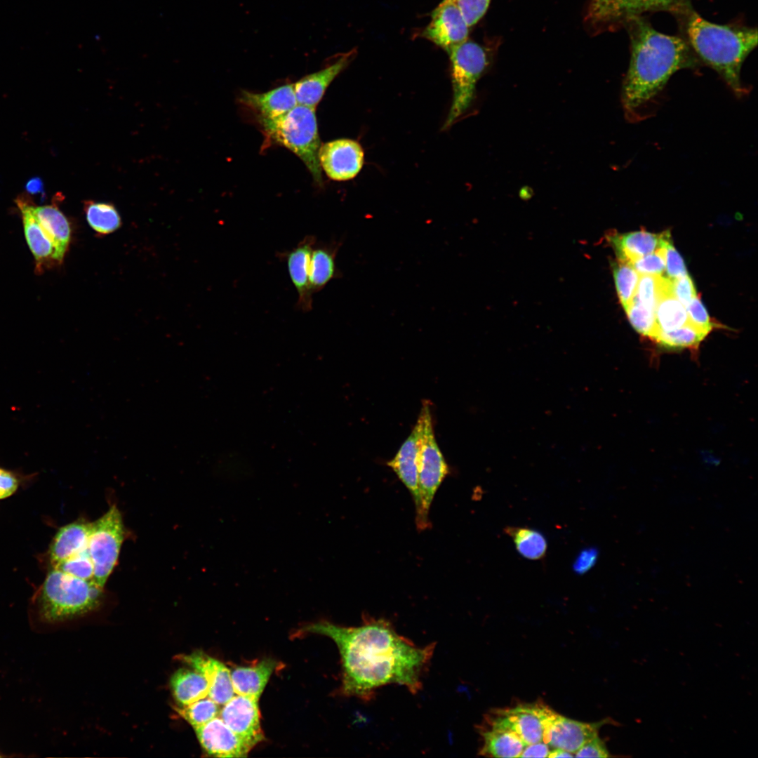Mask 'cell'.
Listing matches in <instances>:
<instances>
[{
    "mask_svg": "<svg viewBox=\"0 0 758 758\" xmlns=\"http://www.w3.org/2000/svg\"><path fill=\"white\" fill-rule=\"evenodd\" d=\"M304 631L335 643L342 663V693L366 702L390 684L402 685L412 694L419 692L435 649V642L416 646L383 618H365L356 627L325 620L308 625Z\"/></svg>",
    "mask_w": 758,
    "mask_h": 758,
    "instance_id": "1",
    "label": "cell"
},
{
    "mask_svg": "<svg viewBox=\"0 0 758 758\" xmlns=\"http://www.w3.org/2000/svg\"><path fill=\"white\" fill-rule=\"evenodd\" d=\"M630 38V59L621 90L625 118L638 122L650 114L651 103L676 72L696 68L700 60L681 36L656 30L643 17L624 25Z\"/></svg>",
    "mask_w": 758,
    "mask_h": 758,
    "instance_id": "2",
    "label": "cell"
},
{
    "mask_svg": "<svg viewBox=\"0 0 758 758\" xmlns=\"http://www.w3.org/2000/svg\"><path fill=\"white\" fill-rule=\"evenodd\" d=\"M681 37L700 62L723 79L738 98L748 93L740 78L743 64L757 46V29L739 25H718L704 19L688 1L672 13Z\"/></svg>",
    "mask_w": 758,
    "mask_h": 758,
    "instance_id": "3",
    "label": "cell"
},
{
    "mask_svg": "<svg viewBox=\"0 0 758 758\" xmlns=\"http://www.w3.org/2000/svg\"><path fill=\"white\" fill-rule=\"evenodd\" d=\"M265 140L284 147L305 164L315 183L322 185L319 161L321 142L315 108L297 105L287 113L274 119H258Z\"/></svg>",
    "mask_w": 758,
    "mask_h": 758,
    "instance_id": "4",
    "label": "cell"
},
{
    "mask_svg": "<svg viewBox=\"0 0 758 758\" xmlns=\"http://www.w3.org/2000/svg\"><path fill=\"white\" fill-rule=\"evenodd\" d=\"M103 588L52 568L39 595L41 617L48 622L69 619L88 613L100 604Z\"/></svg>",
    "mask_w": 758,
    "mask_h": 758,
    "instance_id": "5",
    "label": "cell"
},
{
    "mask_svg": "<svg viewBox=\"0 0 758 758\" xmlns=\"http://www.w3.org/2000/svg\"><path fill=\"white\" fill-rule=\"evenodd\" d=\"M447 53L451 62L453 98L444 129L450 128L470 107L477 82L490 63L486 49L468 39Z\"/></svg>",
    "mask_w": 758,
    "mask_h": 758,
    "instance_id": "6",
    "label": "cell"
},
{
    "mask_svg": "<svg viewBox=\"0 0 758 758\" xmlns=\"http://www.w3.org/2000/svg\"><path fill=\"white\" fill-rule=\"evenodd\" d=\"M420 427L418 484L420 511L415 517L417 528L429 526L428 512L434 495L448 474V466L436 441L430 404H423L417 420Z\"/></svg>",
    "mask_w": 758,
    "mask_h": 758,
    "instance_id": "7",
    "label": "cell"
},
{
    "mask_svg": "<svg viewBox=\"0 0 758 758\" xmlns=\"http://www.w3.org/2000/svg\"><path fill=\"white\" fill-rule=\"evenodd\" d=\"M124 535L122 516L115 505L91 522L87 550L93 564L94 582L102 588L117 563Z\"/></svg>",
    "mask_w": 758,
    "mask_h": 758,
    "instance_id": "8",
    "label": "cell"
},
{
    "mask_svg": "<svg viewBox=\"0 0 758 758\" xmlns=\"http://www.w3.org/2000/svg\"><path fill=\"white\" fill-rule=\"evenodd\" d=\"M558 714L542 701L522 703L491 710L480 724L513 732L526 745L543 741L546 729Z\"/></svg>",
    "mask_w": 758,
    "mask_h": 758,
    "instance_id": "9",
    "label": "cell"
},
{
    "mask_svg": "<svg viewBox=\"0 0 758 758\" xmlns=\"http://www.w3.org/2000/svg\"><path fill=\"white\" fill-rule=\"evenodd\" d=\"M690 0H590L585 22L596 32L624 27L631 18L652 12L674 13Z\"/></svg>",
    "mask_w": 758,
    "mask_h": 758,
    "instance_id": "10",
    "label": "cell"
},
{
    "mask_svg": "<svg viewBox=\"0 0 758 758\" xmlns=\"http://www.w3.org/2000/svg\"><path fill=\"white\" fill-rule=\"evenodd\" d=\"M258 700L235 694L222 705L218 715L251 750L264 739Z\"/></svg>",
    "mask_w": 758,
    "mask_h": 758,
    "instance_id": "11",
    "label": "cell"
},
{
    "mask_svg": "<svg viewBox=\"0 0 758 758\" xmlns=\"http://www.w3.org/2000/svg\"><path fill=\"white\" fill-rule=\"evenodd\" d=\"M469 28L455 0H443L432 11L420 36L448 52L467 39Z\"/></svg>",
    "mask_w": 758,
    "mask_h": 758,
    "instance_id": "12",
    "label": "cell"
},
{
    "mask_svg": "<svg viewBox=\"0 0 758 758\" xmlns=\"http://www.w3.org/2000/svg\"><path fill=\"white\" fill-rule=\"evenodd\" d=\"M319 161L329 178L337 181L348 180L361 171L364 161V150L355 140L337 139L321 145Z\"/></svg>",
    "mask_w": 758,
    "mask_h": 758,
    "instance_id": "13",
    "label": "cell"
},
{
    "mask_svg": "<svg viewBox=\"0 0 758 758\" xmlns=\"http://www.w3.org/2000/svg\"><path fill=\"white\" fill-rule=\"evenodd\" d=\"M22 214L25 237L35 259V272L41 274L44 270L60 264L55 248L43 230L32 211V201L22 194L15 200Z\"/></svg>",
    "mask_w": 758,
    "mask_h": 758,
    "instance_id": "14",
    "label": "cell"
},
{
    "mask_svg": "<svg viewBox=\"0 0 758 758\" xmlns=\"http://www.w3.org/2000/svg\"><path fill=\"white\" fill-rule=\"evenodd\" d=\"M607 719L585 723L564 717L559 714L546 729L543 741L551 749H561L574 756L584 744L598 736L599 729Z\"/></svg>",
    "mask_w": 758,
    "mask_h": 758,
    "instance_id": "15",
    "label": "cell"
},
{
    "mask_svg": "<svg viewBox=\"0 0 758 758\" xmlns=\"http://www.w3.org/2000/svg\"><path fill=\"white\" fill-rule=\"evenodd\" d=\"M204 750L217 757H246L251 750L218 716L194 729Z\"/></svg>",
    "mask_w": 758,
    "mask_h": 758,
    "instance_id": "16",
    "label": "cell"
},
{
    "mask_svg": "<svg viewBox=\"0 0 758 758\" xmlns=\"http://www.w3.org/2000/svg\"><path fill=\"white\" fill-rule=\"evenodd\" d=\"M356 55L355 48L340 53L328 66L305 75L295 83L294 90L298 104L315 108L328 86L350 64Z\"/></svg>",
    "mask_w": 758,
    "mask_h": 758,
    "instance_id": "17",
    "label": "cell"
},
{
    "mask_svg": "<svg viewBox=\"0 0 758 758\" xmlns=\"http://www.w3.org/2000/svg\"><path fill=\"white\" fill-rule=\"evenodd\" d=\"M315 244L314 236H306L295 247L281 253L291 281L298 293V307L304 312L312 308L313 295L309 284V263Z\"/></svg>",
    "mask_w": 758,
    "mask_h": 758,
    "instance_id": "18",
    "label": "cell"
},
{
    "mask_svg": "<svg viewBox=\"0 0 758 758\" xmlns=\"http://www.w3.org/2000/svg\"><path fill=\"white\" fill-rule=\"evenodd\" d=\"M183 662L200 672L208 684V696L222 705L234 695L230 669L220 661L203 653H194L180 657Z\"/></svg>",
    "mask_w": 758,
    "mask_h": 758,
    "instance_id": "19",
    "label": "cell"
},
{
    "mask_svg": "<svg viewBox=\"0 0 758 758\" xmlns=\"http://www.w3.org/2000/svg\"><path fill=\"white\" fill-rule=\"evenodd\" d=\"M419 439L420 427L416 423L394 457L387 463L411 494L415 506L416 517L420 511L418 484Z\"/></svg>",
    "mask_w": 758,
    "mask_h": 758,
    "instance_id": "20",
    "label": "cell"
},
{
    "mask_svg": "<svg viewBox=\"0 0 758 758\" xmlns=\"http://www.w3.org/2000/svg\"><path fill=\"white\" fill-rule=\"evenodd\" d=\"M239 102L257 114L258 119L280 117L298 105L294 84H284L265 93L242 91Z\"/></svg>",
    "mask_w": 758,
    "mask_h": 758,
    "instance_id": "21",
    "label": "cell"
},
{
    "mask_svg": "<svg viewBox=\"0 0 758 758\" xmlns=\"http://www.w3.org/2000/svg\"><path fill=\"white\" fill-rule=\"evenodd\" d=\"M669 238V231L653 234L640 230L611 234L609 236V241L615 250L618 260L631 264L664 246Z\"/></svg>",
    "mask_w": 758,
    "mask_h": 758,
    "instance_id": "22",
    "label": "cell"
},
{
    "mask_svg": "<svg viewBox=\"0 0 758 758\" xmlns=\"http://www.w3.org/2000/svg\"><path fill=\"white\" fill-rule=\"evenodd\" d=\"M91 522L76 521L61 527L49 549L52 566L87 550Z\"/></svg>",
    "mask_w": 758,
    "mask_h": 758,
    "instance_id": "23",
    "label": "cell"
},
{
    "mask_svg": "<svg viewBox=\"0 0 758 758\" xmlns=\"http://www.w3.org/2000/svg\"><path fill=\"white\" fill-rule=\"evenodd\" d=\"M275 667L274 660L265 659L252 665L237 666L230 670L235 694L259 700Z\"/></svg>",
    "mask_w": 758,
    "mask_h": 758,
    "instance_id": "24",
    "label": "cell"
},
{
    "mask_svg": "<svg viewBox=\"0 0 758 758\" xmlns=\"http://www.w3.org/2000/svg\"><path fill=\"white\" fill-rule=\"evenodd\" d=\"M32 211L40 225L51 239L60 262L69 247L71 237V225L59 209L56 202L51 205L36 206L32 204Z\"/></svg>",
    "mask_w": 758,
    "mask_h": 758,
    "instance_id": "25",
    "label": "cell"
},
{
    "mask_svg": "<svg viewBox=\"0 0 758 758\" xmlns=\"http://www.w3.org/2000/svg\"><path fill=\"white\" fill-rule=\"evenodd\" d=\"M340 243L314 246L309 263V284L312 294L321 291L341 274L336 265V255Z\"/></svg>",
    "mask_w": 758,
    "mask_h": 758,
    "instance_id": "26",
    "label": "cell"
},
{
    "mask_svg": "<svg viewBox=\"0 0 758 758\" xmlns=\"http://www.w3.org/2000/svg\"><path fill=\"white\" fill-rule=\"evenodd\" d=\"M481 738L479 754L490 757H520L526 746L514 733L479 724Z\"/></svg>",
    "mask_w": 758,
    "mask_h": 758,
    "instance_id": "27",
    "label": "cell"
},
{
    "mask_svg": "<svg viewBox=\"0 0 758 758\" xmlns=\"http://www.w3.org/2000/svg\"><path fill=\"white\" fill-rule=\"evenodd\" d=\"M171 684L175 699L180 706L190 705L208 694L207 680L194 669L178 670L172 676Z\"/></svg>",
    "mask_w": 758,
    "mask_h": 758,
    "instance_id": "28",
    "label": "cell"
},
{
    "mask_svg": "<svg viewBox=\"0 0 758 758\" xmlns=\"http://www.w3.org/2000/svg\"><path fill=\"white\" fill-rule=\"evenodd\" d=\"M655 317L660 331L679 328L688 321L685 307L672 293V281L671 285L663 291L658 300Z\"/></svg>",
    "mask_w": 758,
    "mask_h": 758,
    "instance_id": "29",
    "label": "cell"
},
{
    "mask_svg": "<svg viewBox=\"0 0 758 758\" xmlns=\"http://www.w3.org/2000/svg\"><path fill=\"white\" fill-rule=\"evenodd\" d=\"M505 532L512 538L517 552L524 557L538 560L545 557L547 543L539 531L527 527L507 526Z\"/></svg>",
    "mask_w": 758,
    "mask_h": 758,
    "instance_id": "30",
    "label": "cell"
},
{
    "mask_svg": "<svg viewBox=\"0 0 758 758\" xmlns=\"http://www.w3.org/2000/svg\"><path fill=\"white\" fill-rule=\"evenodd\" d=\"M84 209L88 225L99 234L112 233L121 225L119 213L111 203L89 200L85 201Z\"/></svg>",
    "mask_w": 758,
    "mask_h": 758,
    "instance_id": "31",
    "label": "cell"
},
{
    "mask_svg": "<svg viewBox=\"0 0 758 758\" xmlns=\"http://www.w3.org/2000/svg\"><path fill=\"white\" fill-rule=\"evenodd\" d=\"M707 334L689 323L670 331H660L655 340L666 348L697 349Z\"/></svg>",
    "mask_w": 758,
    "mask_h": 758,
    "instance_id": "32",
    "label": "cell"
},
{
    "mask_svg": "<svg viewBox=\"0 0 758 758\" xmlns=\"http://www.w3.org/2000/svg\"><path fill=\"white\" fill-rule=\"evenodd\" d=\"M613 274L619 300L625 310L636 293L640 274L630 263L620 260L613 265Z\"/></svg>",
    "mask_w": 758,
    "mask_h": 758,
    "instance_id": "33",
    "label": "cell"
},
{
    "mask_svg": "<svg viewBox=\"0 0 758 758\" xmlns=\"http://www.w3.org/2000/svg\"><path fill=\"white\" fill-rule=\"evenodd\" d=\"M670 284L671 280L667 277L641 274L634 298L655 311L658 299Z\"/></svg>",
    "mask_w": 758,
    "mask_h": 758,
    "instance_id": "34",
    "label": "cell"
},
{
    "mask_svg": "<svg viewBox=\"0 0 758 758\" xmlns=\"http://www.w3.org/2000/svg\"><path fill=\"white\" fill-rule=\"evenodd\" d=\"M625 312L630 324L637 332L655 340L660 331L656 324L654 310L646 307L633 297Z\"/></svg>",
    "mask_w": 758,
    "mask_h": 758,
    "instance_id": "35",
    "label": "cell"
},
{
    "mask_svg": "<svg viewBox=\"0 0 758 758\" xmlns=\"http://www.w3.org/2000/svg\"><path fill=\"white\" fill-rule=\"evenodd\" d=\"M220 710V705L206 696L190 705L180 706L177 712L194 729L218 717Z\"/></svg>",
    "mask_w": 758,
    "mask_h": 758,
    "instance_id": "36",
    "label": "cell"
},
{
    "mask_svg": "<svg viewBox=\"0 0 758 758\" xmlns=\"http://www.w3.org/2000/svg\"><path fill=\"white\" fill-rule=\"evenodd\" d=\"M67 574L88 581H94V568L86 550L52 566Z\"/></svg>",
    "mask_w": 758,
    "mask_h": 758,
    "instance_id": "37",
    "label": "cell"
},
{
    "mask_svg": "<svg viewBox=\"0 0 758 758\" xmlns=\"http://www.w3.org/2000/svg\"><path fill=\"white\" fill-rule=\"evenodd\" d=\"M665 244L653 253L637 260L631 265L640 275H662L665 270Z\"/></svg>",
    "mask_w": 758,
    "mask_h": 758,
    "instance_id": "38",
    "label": "cell"
},
{
    "mask_svg": "<svg viewBox=\"0 0 758 758\" xmlns=\"http://www.w3.org/2000/svg\"><path fill=\"white\" fill-rule=\"evenodd\" d=\"M685 308L687 313L688 323L706 334H708L712 331L714 325L711 322L706 308L697 295L691 300Z\"/></svg>",
    "mask_w": 758,
    "mask_h": 758,
    "instance_id": "39",
    "label": "cell"
},
{
    "mask_svg": "<svg viewBox=\"0 0 758 758\" xmlns=\"http://www.w3.org/2000/svg\"><path fill=\"white\" fill-rule=\"evenodd\" d=\"M491 0H455L469 27L476 25L485 15Z\"/></svg>",
    "mask_w": 758,
    "mask_h": 758,
    "instance_id": "40",
    "label": "cell"
},
{
    "mask_svg": "<svg viewBox=\"0 0 758 758\" xmlns=\"http://www.w3.org/2000/svg\"><path fill=\"white\" fill-rule=\"evenodd\" d=\"M665 270L667 277L671 280L688 274L684 262L674 247L671 238L665 244Z\"/></svg>",
    "mask_w": 758,
    "mask_h": 758,
    "instance_id": "41",
    "label": "cell"
},
{
    "mask_svg": "<svg viewBox=\"0 0 758 758\" xmlns=\"http://www.w3.org/2000/svg\"><path fill=\"white\" fill-rule=\"evenodd\" d=\"M672 291L676 298L686 307L696 296V291L689 274L671 280Z\"/></svg>",
    "mask_w": 758,
    "mask_h": 758,
    "instance_id": "42",
    "label": "cell"
},
{
    "mask_svg": "<svg viewBox=\"0 0 758 758\" xmlns=\"http://www.w3.org/2000/svg\"><path fill=\"white\" fill-rule=\"evenodd\" d=\"M599 557V550L595 547L583 549L576 557L573 570L578 575H583L593 568Z\"/></svg>",
    "mask_w": 758,
    "mask_h": 758,
    "instance_id": "43",
    "label": "cell"
},
{
    "mask_svg": "<svg viewBox=\"0 0 758 758\" xmlns=\"http://www.w3.org/2000/svg\"><path fill=\"white\" fill-rule=\"evenodd\" d=\"M610 756L604 742L599 736L587 741L574 754V757H609Z\"/></svg>",
    "mask_w": 758,
    "mask_h": 758,
    "instance_id": "44",
    "label": "cell"
},
{
    "mask_svg": "<svg viewBox=\"0 0 758 758\" xmlns=\"http://www.w3.org/2000/svg\"><path fill=\"white\" fill-rule=\"evenodd\" d=\"M19 484L17 477L11 471L0 467V500L13 495Z\"/></svg>",
    "mask_w": 758,
    "mask_h": 758,
    "instance_id": "45",
    "label": "cell"
},
{
    "mask_svg": "<svg viewBox=\"0 0 758 758\" xmlns=\"http://www.w3.org/2000/svg\"><path fill=\"white\" fill-rule=\"evenodd\" d=\"M551 748L543 741L526 745L520 757H548Z\"/></svg>",
    "mask_w": 758,
    "mask_h": 758,
    "instance_id": "46",
    "label": "cell"
},
{
    "mask_svg": "<svg viewBox=\"0 0 758 758\" xmlns=\"http://www.w3.org/2000/svg\"><path fill=\"white\" fill-rule=\"evenodd\" d=\"M25 189L31 195H40L42 200L45 199L44 184L38 176L29 178L25 185Z\"/></svg>",
    "mask_w": 758,
    "mask_h": 758,
    "instance_id": "47",
    "label": "cell"
},
{
    "mask_svg": "<svg viewBox=\"0 0 758 758\" xmlns=\"http://www.w3.org/2000/svg\"><path fill=\"white\" fill-rule=\"evenodd\" d=\"M573 754L561 749H551L548 757H572Z\"/></svg>",
    "mask_w": 758,
    "mask_h": 758,
    "instance_id": "48",
    "label": "cell"
}]
</instances>
